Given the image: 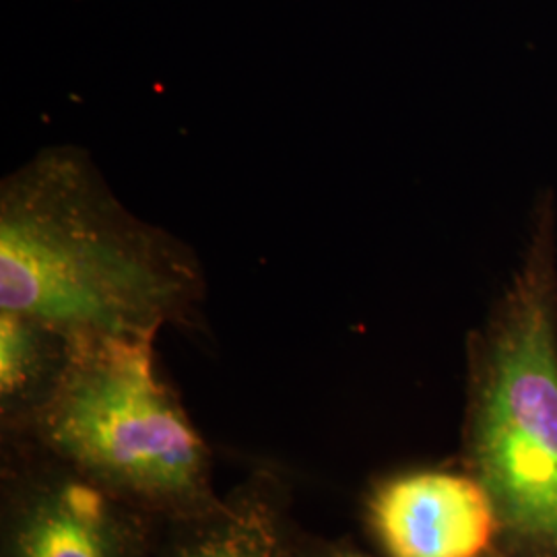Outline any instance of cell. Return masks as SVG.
Wrapping results in <instances>:
<instances>
[{
    "label": "cell",
    "instance_id": "5b68a950",
    "mask_svg": "<svg viewBox=\"0 0 557 557\" xmlns=\"http://www.w3.org/2000/svg\"><path fill=\"white\" fill-rule=\"evenodd\" d=\"M137 504L75 467L41 473L11 502L4 557H143Z\"/></svg>",
    "mask_w": 557,
    "mask_h": 557
},
{
    "label": "cell",
    "instance_id": "8992f818",
    "mask_svg": "<svg viewBox=\"0 0 557 557\" xmlns=\"http://www.w3.org/2000/svg\"><path fill=\"white\" fill-rule=\"evenodd\" d=\"M66 345V335L38 320L0 310V400L4 413H36L59 379Z\"/></svg>",
    "mask_w": 557,
    "mask_h": 557
},
{
    "label": "cell",
    "instance_id": "3957f363",
    "mask_svg": "<svg viewBox=\"0 0 557 557\" xmlns=\"http://www.w3.org/2000/svg\"><path fill=\"white\" fill-rule=\"evenodd\" d=\"M153 335H73L32 416L60 462L139 508H211L209 450L156 368Z\"/></svg>",
    "mask_w": 557,
    "mask_h": 557
},
{
    "label": "cell",
    "instance_id": "7a4b0ae2",
    "mask_svg": "<svg viewBox=\"0 0 557 557\" xmlns=\"http://www.w3.org/2000/svg\"><path fill=\"white\" fill-rule=\"evenodd\" d=\"M467 465L494 502L502 557H557V292L531 260L475 343Z\"/></svg>",
    "mask_w": 557,
    "mask_h": 557
},
{
    "label": "cell",
    "instance_id": "277c9868",
    "mask_svg": "<svg viewBox=\"0 0 557 557\" xmlns=\"http://www.w3.org/2000/svg\"><path fill=\"white\" fill-rule=\"evenodd\" d=\"M366 522L384 557H494L499 522L475 475L419 469L382 479Z\"/></svg>",
    "mask_w": 557,
    "mask_h": 557
},
{
    "label": "cell",
    "instance_id": "ba28073f",
    "mask_svg": "<svg viewBox=\"0 0 557 557\" xmlns=\"http://www.w3.org/2000/svg\"><path fill=\"white\" fill-rule=\"evenodd\" d=\"M319 557H372L361 554L358 549H347V547H333V549H326L324 554H320ZM494 557H502L496 554Z\"/></svg>",
    "mask_w": 557,
    "mask_h": 557
},
{
    "label": "cell",
    "instance_id": "52a82bcc",
    "mask_svg": "<svg viewBox=\"0 0 557 557\" xmlns=\"http://www.w3.org/2000/svg\"><path fill=\"white\" fill-rule=\"evenodd\" d=\"M165 557H292L275 506L250 494L207 508Z\"/></svg>",
    "mask_w": 557,
    "mask_h": 557
},
{
    "label": "cell",
    "instance_id": "6da1fadb",
    "mask_svg": "<svg viewBox=\"0 0 557 557\" xmlns=\"http://www.w3.org/2000/svg\"><path fill=\"white\" fill-rule=\"evenodd\" d=\"M199 292L190 248L137 220L79 151H46L4 180L0 310L66 337H156Z\"/></svg>",
    "mask_w": 557,
    "mask_h": 557
}]
</instances>
